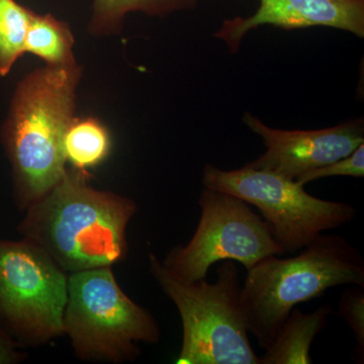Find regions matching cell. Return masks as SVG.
I'll use <instances>...</instances> for the list:
<instances>
[{
  "label": "cell",
  "instance_id": "10",
  "mask_svg": "<svg viewBox=\"0 0 364 364\" xmlns=\"http://www.w3.org/2000/svg\"><path fill=\"white\" fill-rule=\"evenodd\" d=\"M265 25L284 30L328 26L363 38L364 0H260L253 16L225 20L214 36L236 53L249 31Z\"/></svg>",
  "mask_w": 364,
  "mask_h": 364
},
{
  "label": "cell",
  "instance_id": "1",
  "mask_svg": "<svg viewBox=\"0 0 364 364\" xmlns=\"http://www.w3.org/2000/svg\"><path fill=\"white\" fill-rule=\"evenodd\" d=\"M87 173L67 169L62 181L26 210L18 232L67 274L112 267L128 254L127 228L138 207L131 198L98 191Z\"/></svg>",
  "mask_w": 364,
  "mask_h": 364
},
{
  "label": "cell",
  "instance_id": "14",
  "mask_svg": "<svg viewBox=\"0 0 364 364\" xmlns=\"http://www.w3.org/2000/svg\"><path fill=\"white\" fill-rule=\"evenodd\" d=\"M111 146L109 131L93 117H74L64 138L67 162L80 171H86L104 162L109 156Z\"/></svg>",
  "mask_w": 364,
  "mask_h": 364
},
{
  "label": "cell",
  "instance_id": "11",
  "mask_svg": "<svg viewBox=\"0 0 364 364\" xmlns=\"http://www.w3.org/2000/svg\"><path fill=\"white\" fill-rule=\"evenodd\" d=\"M332 313L330 305L321 306L309 314L294 308L272 345L265 349L260 364L313 363L311 347L316 337L325 329Z\"/></svg>",
  "mask_w": 364,
  "mask_h": 364
},
{
  "label": "cell",
  "instance_id": "13",
  "mask_svg": "<svg viewBox=\"0 0 364 364\" xmlns=\"http://www.w3.org/2000/svg\"><path fill=\"white\" fill-rule=\"evenodd\" d=\"M74 43L68 23L50 14L33 13L26 33V53L44 60L47 65H69L76 63Z\"/></svg>",
  "mask_w": 364,
  "mask_h": 364
},
{
  "label": "cell",
  "instance_id": "2",
  "mask_svg": "<svg viewBox=\"0 0 364 364\" xmlns=\"http://www.w3.org/2000/svg\"><path fill=\"white\" fill-rule=\"evenodd\" d=\"M80 77L77 63L47 65L26 75L14 90L0 142L11 163L14 200L21 210L66 174L64 138L74 119Z\"/></svg>",
  "mask_w": 364,
  "mask_h": 364
},
{
  "label": "cell",
  "instance_id": "7",
  "mask_svg": "<svg viewBox=\"0 0 364 364\" xmlns=\"http://www.w3.org/2000/svg\"><path fill=\"white\" fill-rule=\"evenodd\" d=\"M198 205L202 215L193 238L172 248L161 261L179 282L205 279L212 265L222 261L241 263L249 270L263 258L286 254L268 223L241 198L205 188Z\"/></svg>",
  "mask_w": 364,
  "mask_h": 364
},
{
  "label": "cell",
  "instance_id": "4",
  "mask_svg": "<svg viewBox=\"0 0 364 364\" xmlns=\"http://www.w3.org/2000/svg\"><path fill=\"white\" fill-rule=\"evenodd\" d=\"M149 268L181 315L183 337L177 364H260L249 339L234 261H222L214 284L179 282L152 253Z\"/></svg>",
  "mask_w": 364,
  "mask_h": 364
},
{
  "label": "cell",
  "instance_id": "6",
  "mask_svg": "<svg viewBox=\"0 0 364 364\" xmlns=\"http://www.w3.org/2000/svg\"><path fill=\"white\" fill-rule=\"evenodd\" d=\"M203 183L205 188L224 191L257 208L286 253L301 250L324 232L348 224L356 215L350 203L316 198L294 179L248 164L235 170L205 164Z\"/></svg>",
  "mask_w": 364,
  "mask_h": 364
},
{
  "label": "cell",
  "instance_id": "16",
  "mask_svg": "<svg viewBox=\"0 0 364 364\" xmlns=\"http://www.w3.org/2000/svg\"><path fill=\"white\" fill-rule=\"evenodd\" d=\"M338 314L344 318L356 341V363H364V287L350 284L339 299Z\"/></svg>",
  "mask_w": 364,
  "mask_h": 364
},
{
  "label": "cell",
  "instance_id": "5",
  "mask_svg": "<svg viewBox=\"0 0 364 364\" xmlns=\"http://www.w3.org/2000/svg\"><path fill=\"white\" fill-rule=\"evenodd\" d=\"M63 332L81 359L112 363L134 360L139 342L160 339L157 321L124 293L112 267L68 274Z\"/></svg>",
  "mask_w": 364,
  "mask_h": 364
},
{
  "label": "cell",
  "instance_id": "12",
  "mask_svg": "<svg viewBox=\"0 0 364 364\" xmlns=\"http://www.w3.org/2000/svg\"><path fill=\"white\" fill-rule=\"evenodd\" d=\"M196 6V0H93L90 30L93 35H109L121 30L130 13L166 16Z\"/></svg>",
  "mask_w": 364,
  "mask_h": 364
},
{
  "label": "cell",
  "instance_id": "17",
  "mask_svg": "<svg viewBox=\"0 0 364 364\" xmlns=\"http://www.w3.org/2000/svg\"><path fill=\"white\" fill-rule=\"evenodd\" d=\"M332 176H350L356 178L364 176V143L348 156L301 174L296 177V181L305 186L310 182Z\"/></svg>",
  "mask_w": 364,
  "mask_h": 364
},
{
  "label": "cell",
  "instance_id": "3",
  "mask_svg": "<svg viewBox=\"0 0 364 364\" xmlns=\"http://www.w3.org/2000/svg\"><path fill=\"white\" fill-rule=\"evenodd\" d=\"M350 284L364 287V259L339 235H320L294 257L263 258L247 270L241 287L248 331L265 350L296 306Z\"/></svg>",
  "mask_w": 364,
  "mask_h": 364
},
{
  "label": "cell",
  "instance_id": "8",
  "mask_svg": "<svg viewBox=\"0 0 364 364\" xmlns=\"http://www.w3.org/2000/svg\"><path fill=\"white\" fill-rule=\"evenodd\" d=\"M68 275L23 239H0V324L32 343L62 336Z\"/></svg>",
  "mask_w": 364,
  "mask_h": 364
},
{
  "label": "cell",
  "instance_id": "15",
  "mask_svg": "<svg viewBox=\"0 0 364 364\" xmlns=\"http://www.w3.org/2000/svg\"><path fill=\"white\" fill-rule=\"evenodd\" d=\"M33 11L16 0H0V76L4 77L26 53Z\"/></svg>",
  "mask_w": 364,
  "mask_h": 364
},
{
  "label": "cell",
  "instance_id": "18",
  "mask_svg": "<svg viewBox=\"0 0 364 364\" xmlns=\"http://www.w3.org/2000/svg\"><path fill=\"white\" fill-rule=\"evenodd\" d=\"M26 358V354L18 349L13 337L0 324V364L18 363Z\"/></svg>",
  "mask_w": 364,
  "mask_h": 364
},
{
  "label": "cell",
  "instance_id": "9",
  "mask_svg": "<svg viewBox=\"0 0 364 364\" xmlns=\"http://www.w3.org/2000/svg\"><path fill=\"white\" fill-rule=\"evenodd\" d=\"M243 119L267 147L264 154L248 163L249 166L275 172L294 181L311 170L348 156L364 143L363 119L312 131L270 128L249 112Z\"/></svg>",
  "mask_w": 364,
  "mask_h": 364
}]
</instances>
